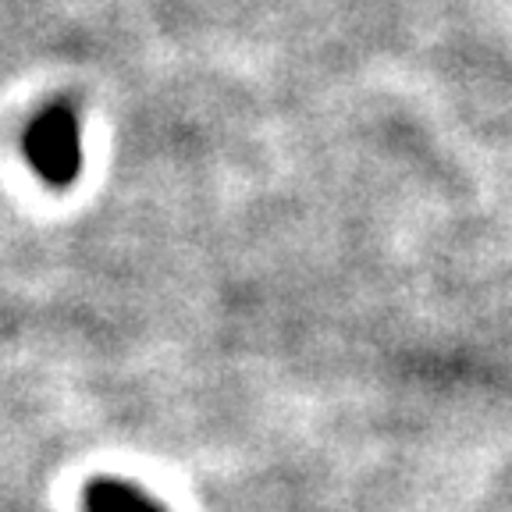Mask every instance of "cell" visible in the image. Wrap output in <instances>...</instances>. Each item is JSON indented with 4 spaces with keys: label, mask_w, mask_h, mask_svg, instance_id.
<instances>
[{
    "label": "cell",
    "mask_w": 512,
    "mask_h": 512,
    "mask_svg": "<svg viewBox=\"0 0 512 512\" xmlns=\"http://www.w3.org/2000/svg\"><path fill=\"white\" fill-rule=\"evenodd\" d=\"M86 512H164L146 491L118 477H96L82 495Z\"/></svg>",
    "instance_id": "obj_2"
},
{
    "label": "cell",
    "mask_w": 512,
    "mask_h": 512,
    "mask_svg": "<svg viewBox=\"0 0 512 512\" xmlns=\"http://www.w3.org/2000/svg\"><path fill=\"white\" fill-rule=\"evenodd\" d=\"M22 153L29 168L50 189H68L82 171V125L72 104H47L22 132Z\"/></svg>",
    "instance_id": "obj_1"
}]
</instances>
